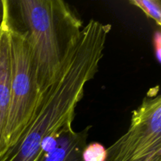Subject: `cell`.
I'll return each instance as SVG.
<instances>
[{"label":"cell","instance_id":"cell-1","mask_svg":"<svg viewBox=\"0 0 161 161\" xmlns=\"http://www.w3.org/2000/svg\"><path fill=\"white\" fill-rule=\"evenodd\" d=\"M111 28L94 19L83 26L55 80L41 92L26 127L0 161H39L44 146L72 124L86 85L98 72Z\"/></svg>","mask_w":161,"mask_h":161},{"label":"cell","instance_id":"cell-2","mask_svg":"<svg viewBox=\"0 0 161 161\" xmlns=\"http://www.w3.org/2000/svg\"><path fill=\"white\" fill-rule=\"evenodd\" d=\"M16 4L18 18L32 51L40 92L56 78L68 53L78 39L83 21L62 0H20Z\"/></svg>","mask_w":161,"mask_h":161},{"label":"cell","instance_id":"cell-3","mask_svg":"<svg viewBox=\"0 0 161 161\" xmlns=\"http://www.w3.org/2000/svg\"><path fill=\"white\" fill-rule=\"evenodd\" d=\"M9 34L11 94L5 135L6 149L14 145L26 127L41 94L37 85L36 66L27 33L13 23L10 15Z\"/></svg>","mask_w":161,"mask_h":161},{"label":"cell","instance_id":"cell-4","mask_svg":"<svg viewBox=\"0 0 161 161\" xmlns=\"http://www.w3.org/2000/svg\"><path fill=\"white\" fill-rule=\"evenodd\" d=\"M107 149L105 161H161V95L149 90L132 113L124 135Z\"/></svg>","mask_w":161,"mask_h":161},{"label":"cell","instance_id":"cell-5","mask_svg":"<svg viewBox=\"0 0 161 161\" xmlns=\"http://www.w3.org/2000/svg\"><path fill=\"white\" fill-rule=\"evenodd\" d=\"M9 18V1L4 0V12L0 23V156L6 149L5 135L10 105L11 60Z\"/></svg>","mask_w":161,"mask_h":161},{"label":"cell","instance_id":"cell-6","mask_svg":"<svg viewBox=\"0 0 161 161\" xmlns=\"http://www.w3.org/2000/svg\"><path fill=\"white\" fill-rule=\"evenodd\" d=\"M91 128V126H88L77 132L72 124L64 127L45 145L39 161H83V153Z\"/></svg>","mask_w":161,"mask_h":161},{"label":"cell","instance_id":"cell-7","mask_svg":"<svg viewBox=\"0 0 161 161\" xmlns=\"http://www.w3.org/2000/svg\"><path fill=\"white\" fill-rule=\"evenodd\" d=\"M129 3L142 9L146 17L153 20L157 25L160 26L161 3L160 0H130Z\"/></svg>","mask_w":161,"mask_h":161},{"label":"cell","instance_id":"cell-8","mask_svg":"<svg viewBox=\"0 0 161 161\" xmlns=\"http://www.w3.org/2000/svg\"><path fill=\"white\" fill-rule=\"evenodd\" d=\"M106 157L107 149L97 142L86 145L83 153V161H105Z\"/></svg>","mask_w":161,"mask_h":161},{"label":"cell","instance_id":"cell-9","mask_svg":"<svg viewBox=\"0 0 161 161\" xmlns=\"http://www.w3.org/2000/svg\"><path fill=\"white\" fill-rule=\"evenodd\" d=\"M154 47H155V54L159 62H160V33L157 32L154 36Z\"/></svg>","mask_w":161,"mask_h":161},{"label":"cell","instance_id":"cell-10","mask_svg":"<svg viewBox=\"0 0 161 161\" xmlns=\"http://www.w3.org/2000/svg\"><path fill=\"white\" fill-rule=\"evenodd\" d=\"M3 12H4V0H0V23L3 17Z\"/></svg>","mask_w":161,"mask_h":161}]
</instances>
